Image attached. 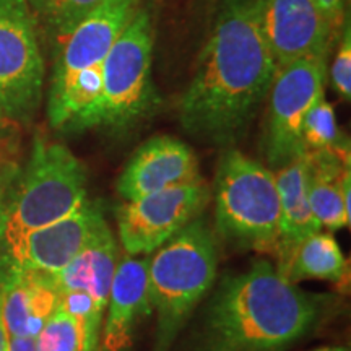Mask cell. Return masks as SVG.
<instances>
[{
  "mask_svg": "<svg viewBox=\"0 0 351 351\" xmlns=\"http://www.w3.org/2000/svg\"><path fill=\"white\" fill-rule=\"evenodd\" d=\"M275 73L257 0H225L181 99L184 129L212 142L236 137L269 93Z\"/></svg>",
  "mask_w": 351,
  "mask_h": 351,
  "instance_id": "obj_1",
  "label": "cell"
},
{
  "mask_svg": "<svg viewBox=\"0 0 351 351\" xmlns=\"http://www.w3.org/2000/svg\"><path fill=\"white\" fill-rule=\"evenodd\" d=\"M319 315L317 298L289 282L275 263L258 261L223 276L205 306L194 351H285Z\"/></svg>",
  "mask_w": 351,
  "mask_h": 351,
  "instance_id": "obj_2",
  "label": "cell"
},
{
  "mask_svg": "<svg viewBox=\"0 0 351 351\" xmlns=\"http://www.w3.org/2000/svg\"><path fill=\"white\" fill-rule=\"evenodd\" d=\"M85 202V165L65 145L36 137L0 210V275L26 236L59 221Z\"/></svg>",
  "mask_w": 351,
  "mask_h": 351,
  "instance_id": "obj_3",
  "label": "cell"
},
{
  "mask_svg": "<svg viewBox=\"0 0 351 351\" xmlns=\"http://www.w3.org/2000/svg\"><path fill=\"white\" fill-rule=\"evenodd\" d=\"M217 267V239L199 217L153 252L148 263V302L156 314L153 351L171 350L189 315L212 289Z\"/></svg>",
  "mask_w": 351,
  "mask_h": 351,
  "instance_id": "obj_4",
  "label": "cell"
},
{
  "mask_svg": "<svg viewBox=\"0 0 351 351\" xmlns=\"http://www.w3.org/2000/svg\"><path fill=\"white\" fill-rule=\"evenodd\" d=\"M217 226L241 247L275 256L280 197L275 173L238 150L223 155L215 182Z\"/></svg>",
  "mask_w": 351,
  "mask_h": 351,
  "instance_id": "obj_5",
  "label": "cell"
},
{
  "mask_svg": "<svg viewBox=\"0 0 351 351\" xmlns=\"http://www.w3.org/2000/svg\"><path fill=\"white\" fill-rule=\"evenodd\" d=\"M153 43L150 13L138 10L104 59L101 96L77 130L124 127L142 116L152 95Z\"/></svg>",
  "mask_w": 351,
  "mask_h": 351,
  "instance_id": "obj_6",
  "label": "cell"
},
{
  "mask_svg": "<svg viewBox=\"0 0 351 351\" xmlns=\"http://www.w3.org/2000/svg\"><path fill=\"white\" fill-rule=\"evenodd\" d=\"M44 59L36 20L26 0H0V109L26 122L43 99Z\"/></svg>",
  "mask_w": 351,
  "mask_h": 351,
  "instance_id": "obj_7",
  "label": "cell"
},
{
  "mask_svg": "<svg viewBox=\"0 0 351 351\" xmlns=\"http://www.w3.org/2000/svg\"><path fill=\"white\" fill-rule=\"evenodd\" d=\"M328 57H304L275 73L269 90L265 153L270 165L282 168L304 155L302 122L309 109L326 96Z\"/></svg>",
  "mask_w": 351,
  "mask_h": 351,
  "instance_id": "obj_8",
  "label": "cell"
},
{
  "mask_svg": "<svg viewBox=\"0 0 351 351\" xmlns=\"http://www.w3.org/2000/svg\"><path fill=\"white\" fill-rule=\"evenodd\" d=\"M210 189L204 179L124 202L116 212L117 231L127 256H150L207 207Z\"/></svg>",
  "mask_w": 351,
  "mask_h": 351,
  "instance_id": "obj_9",
  "label": "cell"
},
{
  "mask_svg": "<svg viewBox=\"0 0 351 351\" xmlns=\"http://www.w3.org/2000/svg\"><path fill=\"white\" fill-rule=\"evenodd\" d=\"M257 16L276 70L330 54L337 34L315 0H257Z\"/></svg>",
  "mask_w": 351,
  "mask_h": 351,
  "instance_id": "obj_10",
  "label": "cell"
},
{
  "mask_svg": "<svg viewBox=\"0 0 351 351\" xmlns=\"http://www.w3.org/2000/svg\"><path fill=\"white\" fill-rule=\"evenodd\" d=\"M103 219L98 205L86 200L75 212L26 236L0 275V285L26 274L56 275L85 247Z\"/></svg>",
  "mask_w": 351,
  "mask_h": 351,
  "instance_id": "obj_11",
  "label": "cell"
},
{
  "mask_svg": "<svg viewBox=\"0 0 351 351\" xmlns=\"http://www.w3.org/2000/svg\"><path fill=\"white\" fill-rule=\"evenodd\" d=\"M199 181L202 176L194 150L181 140L160 135L134 153L117 179V192L130 202Z\"/></svg>",
  "mask_w": 351,
  "mask_h": 351,
  "instance_id": "obj_12",
  "label": "cell"
},
{
  "mask_svg": "<svg viewBox=\"0 0 351 351\" xmlns=\"http://www.w3.org/2000/svg\"><path fill=\"white\" fill-rule=\"evenodd\" d=\"M138 10V0H106L59 43L51 80L103 65Z\"/></svg>",
  "mask_w": 351,
  "mask_h": 351,
  "instance_id": "obj_13",
  "label": "cell"
},
{
  "mask_svg": "<svg viewBox=\"0 0 351 351\" xmlns=\"http://www.w3.org/2000/svg\"><path fill=\"white\" fill-rule=\"evenodd\" d=\"M148 263L150 258L147 256H125L117 262L99 351H129L135 328L152 314L148 302Z\"/></svg>",
  "mask_w": 351,
  "mask_h": 351,
  "instance_id": "obj_14",
  "label": "cell"
},
{
  "mask_svg": "<svg viewBox=\"0 0 351 351\" xmlns=\"http://www.w3.org/2000/svg\"><path fill=\"white\" fill-rule=\"evenodd\" d=\"M117 262H119V254H117L116 238L104 218L96 226L85 247L73 257V261L56 275H51L52 285L57 293L72 291V289L88 293L104 314Z\"/></svg>",
  "mask_w": 351,
  "mask_h": 351,
  "instance_id": "obj_15",
  "label": "cell"
},
{
  "mask_svg": "<svg viewBox=\"0 0 351 351\" xmlns=\"http://www.w3.org/2000/svg\"><path fill=\"white\" fill-rule=\"evenodd\" d=\"M309 156L302 155L275 173L276 191L280 197V241L276 247V267H282L293 249L322 226L314 217L309 204Z\"/></svg>",
  "mask_w": 351,
  "mask_h": 351,
  "instance_id": "obj_16",
  "label": "cell"
},
{
  "mask_svg": "<svg viewBox=\"0 0 351 351\" xmlns=\"http://www.w3.org/2000/svg\"><path fill=\"white\" fill-rule=\"evenodd\" d=\"M59 304L51 275L26 274L0 285V309L8 339H36Z\"/></svg>",
  "mask_w": 351,
  "mask_h": 351,
  "instance_id": "obj_17",
  "label": "cell"
},
{
  "mask_svg": "<svg viewBox=\"0 0 351 351\" xmlns=\"http://www.w3.org/2000/svg\"><path fill=\"white\" fill-rule=\"evenodd\" d=\"M309 156V204L320 226L337 231L350 226V212L345 208L340 182L350 171V153L333 150L306 153Z\"/></svg>",
  "mask_w": 351,
  "mask_h": 351,
  "instance_id": "obj_18",
  "label": "cell"
},
{
  "mask_svg": "<svg viewBox=\"0 0 351 351\" xmlns=\"http://www.w3.org/2000/svg\"><path fill=\"white\" fill-rule=\"evenodd\" d=\"M276 269L291 283L304 280L339 283L345 278L346 261L337 239L320 231L301 241L289 254L287 262Z\"/></svg>",
  "mask_w": 351,
  "mask_h": 351,
  "instance_id": "obj_19",
  "label": "cell"
},
{
  "mask_svg": "<svg viewBox=\"0 0 351 351\" xmlns=\"http://www.w3.org/2000/svg\"><path fill=\"white\" fill-rule=\"evenodd\" d=\"M104 2L106 0H26L38 32H44L57 44Z\"/></svg>",
  "mask_w": 351,
  "mask_h": 351,
  "instance_id": "obj_20",
  "label": "cell"
},
{
  "mask_svg": "<svg viewBox=\"0 0 351 351\" xmlns=\"http://www.w3.org/2000/svg\"><path fill=\"white\" fill-rule=\"evenodd\" d=\"M301 145L304 155L326 150L350 153V145L345 142L337 124L335 109L326 99V96L319 99L306 114L301 129Z\"/></svg>",
  "mask_w": 351,
  "mask_h": 351,
  "instance_id": "obj_21",
  "label": "cell"
},
{
  "mask_svg": "<svg viewBox=\"0 0 351 351\" xmlns=\"http://www.w3.org/2000/svg\"><path fill=\"white\" fill-rule=\"evenodd\" d=\"M57 307L73 319L80 341V351H96L99 346L103 313L95 304L93 298L85 291H62L59 293Z\"/></svg>",
  "mask_w": 351,
  "mask_h": 351,
  "instance_id": "obj_22",
  "label": "cell"
},
{
  "mask_svg": "<svg viewBox=\"0 0 351 351\" xmlns=\"http://www.w3.org/2000/svg\"><path fill=\"white\" fill-rule=\"evenodd\" d=\"M36 351H80L75 322L60 307L52 313L38 333Z\"/></svg>",
  "mask_w": 351,
  "mask_h": 351,
  "instance_id": "obj_23",
  "label": "cell"
},
{
  "mask_svg": "<svg viewBox=\"0 0 351 351\" xmlns=\"http://www.w3.org/2000/svg\"><path fill=\"white\" fill-rule=\"evenodd\" d=\"M340 41L337 46V52L333 56L330 70V75L333 90L339 93L341 99L350 101L351 98V26L350 20L346 16L343 28L339 34Z\"/></svg>",
  "mask_w": 351,
  "mask_h": 351,
  "instance_id": "obj_24",
  "label": "cell"
},
{
  "mask_svg": "<svg viewBox=\"0 0 351 351\" xmlns=\"http://www.w3.org/2000/svg\"><path fill=\"white\" fill-rule=\"evenodd\" d=\"M315 3L324 12V15H326V19L332 26L333 33L339 36L341 28H343L346 16H348V13H345L348 0H315Z\"/></svg>",
  "mask_w": 351,
  "mask_h": 351,
  "instance_id": "obj_25",
  "label": "cell"
},
{
  "mask_svg": "<svg viewBox=\"0 0 351 351\" xmlns=\"http://www.w3.org/2000/svg\"><path fill=\"white\" fill-rule=\"evenodd\" d=\"M19 169L20 166L15 161V158L12 156V153L0 156V210H2V204L3 199H5L8 187H10L12 181L15 179Z\"/></svg>",
  "mask_w": 351,
  "mask_h": 351,
  "instance_id": "obj_26",
  "label": "cell"
},
{
  "mask_svg": "<svg viewBox=\"0 0 351 351\" xmlns=\"http://www.w3.org/2000/svg\"><path fill=\"white\" fill-rule=\"evenodd\" d=\"M8 351H36V339L15 337L8 340Z\"/></svg>",
  "mask_w": 351,
  "mask_h": 351,
  "instance_id": "obj_27",
  "label": "cell"
},
{
  "mask_svg": "<svg viewBox=\"0 0 351 351\" xmlns=\"http://www.w3.org/2000/svg\"><path fill=\"white\" fill-rule=\"evenodd\" d=\"M8 333L2 319V309H0V351H8Z\"/></svg>",
  "mask_w": 351,
  "mask_h": 351,
  "instance_id": "obj_28",
  "label": "cell"
},
{
  "mask_svg": "<svg viewBox=\"0 0 351 351\" xmlns=\"http://www.w3.org/2000/svg\"><path fill=\"white\" fill-rule=\"evenodd\" d=\"M10 132H0V156L8 155L10 152Z\"/></svg>",
  "mask_w": 351,
  "mask_h": 351,
  "instance_id": "obj_29",
  "label": "cell"
},
{
  "mask_svg": "<svg viewBox=\"0 0 351 351\" xmlns=\"http://www.w3.org/2000/svg\"><path fill=\"white\" fill-rule=\"evenodd\" d=\"M13 122L10 119H7L5 114H3L2 109H0V132H10V125Z\"/></svg>",
  "mask_w": 351,
  "mask_h": 351,
  "instance_id": "obj_30",
  "label": "cell"
},
{
  "mask_svg": "<svg viewBox=\"0 0 351 351\" xmlns=\"http://www.w3.org/2000/svg\"><path fill=\"white\" fill-rule=\"evenodd\" d=\"M317 351H348V350L340 348V346H328V348H320Z\"/></svg>",
  "mask_w": 351,
  "mask_h": 351,
  "instance_id": "obj_31",
  "label": "cell"
}]
</instances>
